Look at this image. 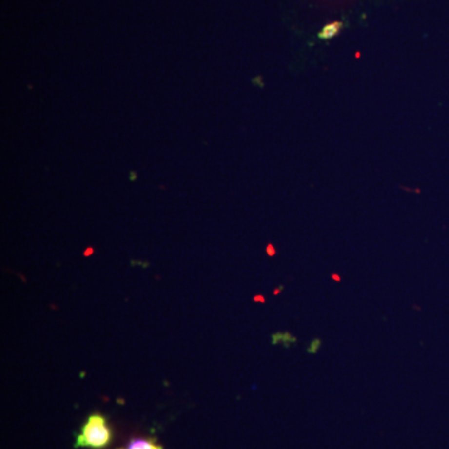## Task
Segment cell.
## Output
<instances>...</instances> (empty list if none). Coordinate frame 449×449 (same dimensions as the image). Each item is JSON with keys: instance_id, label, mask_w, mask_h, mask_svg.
Listing matches in <instances>:
<instances>
[{"instance_id": "cell-1", "label": "cell", "mask_w": 449, "mask_h": 449, "mask_svg": "<svg viewBox=\"0 0 449 449\" xmlns=\"http://www.w3.org/2000/svg\"><path fill=\"white\" fill-rule=\"evenodd\" d=\"M113 439V432L104 415L94 413L85 422L81 428V433L77 435L75 447H85V448L102 449L108 447Z\"/></svg>"}, {"instance_id": "cell-2", "label": "cell", "mask_w": 449, "mask_h": 449, "mask_svg": "<svg viewBox=\"0 0 449 449\" xmlns=\"http://www.w3.org/2000/svg\"><path fill=\"white\" fill-rule=\"evenodd\" d=\"M272 345H278V343H283L286 348H290L292 345H296L297 338L292 336L290 332H277V333L272 334Z\"/></svg>"}, {"instance_id": "cell-3", "label": "cell", "mask_w": 449, "mask_h": 449, "mask_svg": "<svg viewBox=\"0 0 449 449\" xmlns=\"http://www.w3.org/2000/svg\"><path fill=\"white\" fill-rule=\"evenodd\" d=\"M126 449H164L161 446L155 443V441L153 439H144V438H138V439H134L130 442V444L127 446Z\"/></svg>"}, {"instance_id": "cell-4", "label": "cell", "mask_w": 449, "mask_h": 449, "mask_svg": "<svg viewBox=\"0 0 449 449\" xmlns=\"http://www.w3.org/2000/svg\"><path fill=\"white\" fill-rule=\"evenodd\" d=\"M341 29H342L341 21H334V23H331V24H328V25H326L322 30L319 31L318 37L323 40L331 39V38L336 37Z\"/></svg>"}, {"instance_id": "cell-5", "label": "cell", "mask_w": 449, "mask_h": 449, "mask_svg": "<svg viewBox=\"0 0 449 449\" xmlns=\"http://www.w3.org/2000/svg\"><path fill=\"white\" fill-rule=\"evenodd\" d=\"M321 346H322V339L313 338L311 342H310V346L307 347L306 352H307L308 354H316L319 351V348H321Z\"/></svg>"}, {"instance_id": "cell-6", "label": "cell", "mask_w": 449, "mask_h": 449, "mask_svg": "<svg viewBox=\"0 0 449 449\" xmlns=\"http://www.w3.org/2000/svg\"><path fill=\"white\" fill-rule=\"evenodd\" d=\"M267 254H269V256H273V254H276V250H274L273 246L272 245L267 246Z\"/></svg>"}, {"instance_id": "cell-7", "label": "cell", "mask_w": 449, "mask_h": 449, "mask_svg": "<svg viewBox=\"0 0 449 449\" xmlns=\"http://www.w3.org/2000/svg\"><path fill=\"white\" fill-rule=\"evenodd\" d=\"M254 302H265V297H262V296H256L254 298Z\"/></svg>"}, {"instance_id": "cell-8", "label": "cell", "mask_w": 449, "mask_h": 449, "mask_svg": "<svg viewBox=\"0 0 449 449\" xmlns=\"http://www.w3.org/2000/svg\"><path fill=\"white\" fill-rule=\"evenodd\" d=\"M331 277H332V280L337 281V282H339V281H341V277H339L337 273H332V274H331Z\"/></svg>"}, {"instance_id": "cell-9", "label": "cell", "mask_w": 449, "mask_h": 449, "mask_svg": "<svg viewBox=\"0 0 449 449\" xmlns=\"http://www.w3.org/2000/svg\"><path fill=\"white\" fill-rule=\"evenodd\" d=\"M282 288H283V286H280V287L277 288V291H274V294H277V293H278V292H280L281 290H282Z\"/></svg>"}]
</instances>
